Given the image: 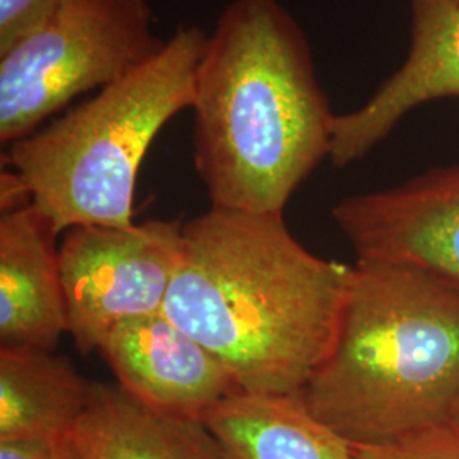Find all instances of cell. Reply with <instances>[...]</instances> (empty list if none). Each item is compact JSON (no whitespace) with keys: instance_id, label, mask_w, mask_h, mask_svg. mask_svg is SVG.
<instances>
[{"instance_id":"obj_1","label":"cell","mask_w":459,"mask_h":459,"mask_svg":"<svg viewBox=\"0 0 459 459\" xmlns=\"http://www.w3.org/2000/svg\"><path fill=\"white\" fill-rule=\"evenodd\" d=\"M354 265L301 246L282 213L210 208L182 227L164 315L240 394H301L332 349Z\"/></svg>"},{"instance_id":"obj_2","label":"cell","mask_w":459,"mask_h":459,"mask_svg":"<svg viewBox=\"0 0 459 459\" xmlns=\"http://www.w3.org/2000/svg\"><path fill=\"white\" fill-rule=\"evenodd\" d=\"M195 167L212 208L284 213L330 155L327 94L312 49L279 0H231L195 74Z\"/></svg>"},{"instance_id":"obj_3","label":"cell","mask_w":459,"mask_h":459,"mask_svg":"<svg viewBox=\"0 0 459 459\" xmlns=\"http://www.w3.org/2000/svg\"><path fill=\"white\" fill-rule=\"evenodd\" d=\"M301 396L351 444L451 422L459 405V288L411 265L356 263L325 361Z\"/></svg>"},{"instance_id":"obj_4","label":"cell","mask_w":459,"mask_h":459,"mask_svg":"<svg viewBox=\"0 0 459 459\" xmlns=\"http://www.w3.org/2000/svg\"><path fill=\"white\" fill-rule=\"evenodd\" d=\"M206 38L179 26L143 65L7 147L11 170L58 235L132 227L140 167L165 125L191 109Z\"/></svg>"},{"instance_id":"obj_5","label":"cell","mask_w":459,"mask_h":459,"mask_svg":"<svg viewBox=\"0 0 459 459\" xmlns=\"http://www.w3.org/2000/svg\"><path fill=\"white\" fill-rule=\"evenodd\" d=\"M148 0H55L0 49V142L13 145L164 48Z\"/></svg>"},{"instance_id":"obj_6","label":"cell","mask_w":459,"mask_h":459,"mask_svg":"<svg viewBox=\"0 0 459 459\" xmlns=\"http://www.w3.org/2000/svg\"><path fill=\"white\" fill-rule=\"evenodd\" d=\"M179 220L75 227L58 248L68 333L83 356L125 322L164 312L182 250Z\"/></svg>"},{"instance_id":"obj_7","label":"cell","mask_w":459,"mask_h":459,"mask_svg":"<svg viewBox=\"0 0 459 459\" xmlns=\"http://www.w3.org/2000/svg\"><path fill=\"white\" fill-rule=\"evenodd\" d=\"M358 263L411 265L459 288V164L332 208Z\"/></svg>"},{"instance_id":"obj_8","label":"cell","mask_w":459,"mask_h":459,"mask_svg":"<svg viewBox=\"0 0 459 459\" xmlns=\"http://www.w3.org/2000/svg\"><path fill=\"white\" fill-rule=\"evenodd\" d=\"M99 352L125 392L169 415L204 422L240 394L223 362L164 313L121 324Z\"/></svg>"},{"instance_id":"obj_9","label":"cell","mask_w":459,"mask_h":459,"mask_svg":"<svg viewBox=\"0 0 459 459\" xmlns=\"http://www.w3.org/2000/svg\"><path fill=\"white\" fill-rule=\"evenodd\" d=\"M439 98H459V0H411L409 56L359 109L335 115L332 164L366 157L403 116Z\"/></svg>"},{"instance_id":"obj_10","label":"cell","mask_w":459,"mask_h":459,"mask_svg":"<svg viewBox=\"0 0 459 459\" xmlns=\"http://www.w3.org/2000/svg\"><path fill=\"white\" fill-rule=\"evenodd\" d=\"M56 231L33 204L0 218V347L53 351L68 333Z\"/></svg>"},{"instance_id":"obj_11","label":"cell","mask_w":459,"mask_h":459,"mask_svg":"<svg viewBox=\"0 0 459 459\" xmlns=\"http://www.w3.org/2000/svg\"><path fill=\"white\" fill-rule=\"evenodd\" d=\"M70 437L82 459H231L203 420L153 411L99 381Z\"/></svg>"},{"instance_id":"obj_12","label":"cell","mask_w":459,"mask_h":459,"mask_svg":"<svg viewBox=\"0 0 459 459\" xmlns=\"http://www.w3.org/2000/svg\"><path fill=\"white\" fill-rule=\"evenodd\" d=\"M231 459H354L352 444L318 420L301 394H235L204 417Z\"/></svg>"},{"instance_id":"obj_13","label":"cell","mask_w":459,"mask_h":459,"mask_svg":"<svg viewBox=\"0 0 459 459\" xmlns=\"http://www.w3.org/2000/svg\"><path fill=\"white\" fill-rule=\"evenodd\" d=\"M92 383L48 349L0 347V439L70 437Z\"/></svg>"},{"instance_id":"obj_14","label":"cell","mask_w":459,"mask_h":459,"mask_svg":"<svg viewBox=\"0 0 459 459\" xmlns=\"http://www.w3.org/2000/svg\"><path fill=\"white\" fill-rule=\"evenodd\" d=\"M354 459H459V430L451 422L424 427L394 441L352 444Z\"/></svg>"},{"instance_id":"obj_15","label":"cell","mask_w":459,"mask_h":459,"mask_svg":"<svg viewBox=\"0 0 459 459\" xmlns=\"http://www.w3.org/2000/svg\"><path fill=\"white\" fill-rule=\"evenodd\" d=\"M55 0H0V49L31 30Z\"/></svg>"},{"instance_id":"obj_16","label":"cell","mask_w":459,"mask_h":459,"mask_svg":"<svg viewBox=\"0 0 459 459\" xmlns=\"http://www.w3.org/2000/svg\"><path fill=\"white\" fill-rule=\"evenodd\" d=\"M53 437H11L0 439V459H53L65 441Z\"/></svg>"},{"instance_id":"obj_17","label":"cell","mask_w":459,"mask_h":459,"mask_svg":"<svg viewBox=\"0 0 459 459\" xmlns=\"http://www.w3.org/2000/svg\"><path fill=\"white\" fill-rule=\"evenodd\" d=\"M53 459H82V456H81L79 449L75 447L72 437H66L62 446L58 447V451H56Z\"/></svg>"},{"instance_id":"obj_18","label":"cell","mask_w":459,"mask_h":459,"mask_svg":"<svg viewBox=\"0 0 459 459\" xmlns=\"http://www.w3.org/2000/svg\"><path fill=\"white\" fill-rule=\"evenodd\" d=\"M451 424L456 427V429L459 430V405L456 407L455 413H453V417H451Z\"/></svg>"}]
</instances>
